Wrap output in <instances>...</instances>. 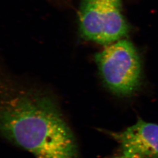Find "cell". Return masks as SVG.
<instances>
[{
	"instance_id": "obj_3",
	"label": "cell",
	"mask_w": 158,
	"mask_h": 158,
	"mask_svg": "<svg viewBox=\"0 0 158 158\" xmlns=\"http://www.w3.org/2000/svg\"><path fill=\"white\" fill-rule=\"evenodd\" d=\"M79 24L82 38L101 45L115 42L128 31L121 0H82Z\"/></svg>"
},
{
	"instance_id": "obj_4",
	"label": "cell",
	"mask_w": 158,
	"mask_h": 158,
	"mask_svg": "<svg viewBox=\"0 0 158 158\" xmlns=\"http://www.w3.org/2000/svg\"><path fill=\"white\" fill-rule=\"evenodd\" d=\"M118 148L111 158H158V125L139 119L118 132H110Z\"/></svg>"
},
{
	"instance_id": "obj_1",
	"label": "cell",
	"mask_w": 158,
	"mask_h": 158,
	"mask_svg": "<svg viewBox=\"0 0 158 158\" xmlns=\"http://www.w3.org/2000/svg\"><path fill=\"white\" fill-rule=\"evenodd\" d=\"M0 136L36 158H78L73 132L51 94L0 64Z\"/></svg>"
},
{
	"instance_id": "obj_2",
	"label": "cell",
	"mask_w": 158,
	"mask_h": 158,
	"mask_svg": "<svg viewBox=\"0 0 158 158\" xmlns=\"http://www.w3.org/2000/svg\"><path fill=\"white\" fill-rule=\"evenodd\" d=\"M95 59L104 84L113 93L130 96L139 87L141 62L130 41L119 40L97 53Z\"/></svg>"
}]
</instances>
